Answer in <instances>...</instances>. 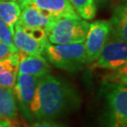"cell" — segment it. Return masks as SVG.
Instances as JSON below:
<instances>
[{
  "instance_id": "8992f818",
  "label": "cell",
  "mask_w": 127,
  "mask_h": 127,
  "mask_svg": "<svg viewBox=\"0 0 127 127\" xmlns=\"http://www.w3.org/2000/svg\"><path fill=\"white\" fill-rule=\"evenodd\" d=\"M126 64V41L112 35L111 39L109 38L107 42L103 46L97 59L93 62V67L95 68L115 71L125 67Z\"/></svg>"
},
{
  "instance_id": "e0dca14e",
  "label": "cell",
  "mask_w": 127,
  "mask_h": 127,
  "mask_svg": "<svg viewBox=\"0 0 127 127\" xmlns=\"http://www.w3.org/2000/svg\"><path fill=\"white\" fill-rule=\"evenodd\" d=\"M0 42L10 47H15L13 45L12 33L1 19H0Z\"/></svg>"
},
{
  "instance_id": "30bf717a",
  "label": "cell",
  "mask_w": 127,
  "mask_h": 127,
  "mask_svg": "<svg viewBox=\"0 0 127 127\" xmlns=\"http://www.w3.org/2000/svg\"><path fill=\"white\" fill-rule=\"evenodd\" d=\"M55 17L31 5H26L21 7V14L17 22L23 27L29 28H38L46 31Z\"/></svg>"
},
{
  "instance_id": "ac0fdd59",
  "label": "cell",
  "mask_w": 127,
  "mask_h": 127,
  "mask_svg": "<svg viewBox=\"0 0 127 127\" xmlns=\"http://www.w3.org/2000/svg\"><path fill=\"white\" fill-rule=\"evenodd\" d=\"M17 50L15 47H10L8 45L0 42V60L5 59L6 57L9 56L10 55L13 54L15 52H17Z\"/></svg>"
},
{
  "instance_id": "8fae6325",
  "label": "cell",
  "mask_w": 127,
  "mask_h": 127,
  "mask_svg": "<svg viewBox=\"0 0 127 127\" xmlns=\"http://www.w3.org/2000/svg\"><path fill=\"white\" fill-rule=\"evenodd\" d=\"M18 52V73L40 78L50 73V65L43 55H32Z\"/></svg>"
},
{
  "instance_id": "4fadbf2b",
  "label": "cell",
  "mask_w": 127,
  "mask_h": 127,
  "mask_svg": "<svg viewBox=\"0 0 127 127\" xmlns=\"http://www.w3.org/2000/svg\"><path fill=\"white\" fill-rule=\"evenodd\" d=\"M110 24L112 35L123 40H127V7L122 2L116 7L111 17Z\"/></svg>"
},
{
  "instance_id": "3957f363",
  "label": "cell",
  "mask_w": 127,
  "mask_h": 127,
  "mask_svg": "<svg viewBox=\"0 0 127 127\" xmlns=\"http://www.w3.org/2000/svg\"><path fill=\"white\" fill-rule=\"evenodd\" d=\"M42 55L55 67L68 72L80 70L87 63L83 43L54 45L47 41Z\"/></svg>"
},
{
  "instance_id": "7c38bea8",
  "label": "cell",
  "mask_w": 127,
  "mask_h": 127,
  "mask_svg": "<svg viewBox=\"0 0 127 127\" xmlns=\"http://www.w3.org/2000/svg\"><path fill=\"white\" fill-rule=\"evenodd\" d=\"M19 52L0 60V87L12 89L18 74Z\"/></svg>"
},
{
  "instance_id": "52a82bcc",
  "label": "cell",
  "mask_w": 127,
  "mask_h": 127,
  "mask_svg": "<svg viewBox=\"0 0 127 127\" xmlns=\"http://www.w3.org/2000/svg\"><path fill=\"white\" fill-rule=\"evenodd\" d=\"M111 27L109 21L99 20L89 24L84 40L86 62L93 63L111 36Z\"/></svg>"
},
{
  "instance_id": "ffe728a7",
  "label": "cell",
  "mask_w": 127,
  "mask_h": 127,
  "mask_svg": "<svg viewBox=\"0 0 127 127\" xmlns=\"http://www.w3.org/2000/svg\"><path fill=\"white\" fill-rule=\"evenodd\" d=\"M0 127H20L17 120H6L0 121Z\"/></svg>"
},
{
  "instance_id": "6da1fadb",
  "label": "cell",
  "mask_w": 127,
  "mask_h": 127,
  "mask_svg": "<svg viewBox=\"0 0 127 127\" xmlns=\"http://www.w3.org/2000/svg\"><path fill=\"white\" fill-rule=\"evenodd\" d=\"M79 101L72 85L48 73L39 78L30 110L33 118L49 121L77 107Z\"/></svg>"
},
{
  "instance_id": "44dd1931",
  "label": "cell",
  "mask_w": 127,
  "mask_h": 127,
  "mask_svg": "<svg viewBox=\"0 0 127 127\" xmlns=\"http://www.w3.org/2000/svg\"><path fill=\"white\" fill-rule=\"evenodd\" d=\"M93 1H94V2L96 5V7H97V5L106 4L107 2H110L111 1H112V0H93Z\"/></svg>"
},
{
  "instance_id": "277c9868",
  "label": "cell",
  "mask_w": 127,
  "mask_h": 127,
  "mask_svg": "<svg viewBox=\"0 0 127 127\" xmlns=\"http://www.w3.org/2000/svg\"><path fill=\"white\" fill-rule=\"evenodd\" d=\"M89 24L82 18L58 17L45 31L47 40L54 45L83 43Z\"/></svg>"
},
{
  "instance_id": "5bb4252c",
  "label": "cell",
  "mask_w": 127,
  "mask_h": 127,
  "mask_svg": "<svg viewBox=\"0 0 127 127\" xmlns=\"http://www.w3.org/2000/svg\"><path fill=\"white\" fill-rule=\"evenodd\" d=\"M17 111L12 89L0 87V121L17 120Z\"/></svg>"
},
{
  "instance_id": "2e32d148",
  "label": "cell",
  "mask_w": 127,
  "mask_h": 127,
  "mask_svg": "<svg viewBox=\"0 0 127 127\" xmlns=\"http://www.w3.org/2000/svg\"><path fill=\"white\" fill-rule=\"evenodd\" d=\"M75 12L81 18L93 20L96 14V5L93 0H69Z\"/></svg>"
},
{
  "instance_id": "5b68a950",
  "label": "cell",
  "mask_w": 127,
  "mask_h": 127,
  "mask_svg": "<svg viewBox=\"0 0 127 127\" xmlns=\"http://www.w3.org/2000/svg\"><path fill=\"white\" fill-rule=\"evenodd\" d=\"M12 39L18 51L32 55H42L48 41L45 30L23 27L18 22L14 26Z\"/></svg>"
},
{
  "instance_id": "d6986e66",
  "label": "cell",
  "mask_w": 127,
  "mask_h": 127,
  "mask_svg": "<svg viewBox=\"0 0 127 127\" xmlns=\"http://www.w3.org/2000/svg\"><path fill=\"white\" fill-rule=\"evenodd\" d=\"M31 127H64V126L50 121H38L36 122L33 123L31 126Z\"/></svg>"
},
{
  "instance_id": "ba28073f",
  "label": "cell",
  "mask_w": 127,
  "mask_h": 127,
  "mask_svg": "<svg viewBox=\"0 0 127 127\" xmlns=\"http://www.w3.org/2000/svg\"><path fill=\"white\" fill-rule=\"evenodd\" d=\"M38 80L39 78L34 76L18 73L12 88L17 111H19L26 121H31L33 119L30 107Z\"/></svg>"
},
{
  "instance_id": "7a4b0ae2",
  "label": "cell",
  "mask_w": 127,
  "mask_h": 127,
  "mask_svg": "<svg viewBox=\"0 0 127 127\" xmlns=\"http://www.w3.org/2000/svg\"><path fill=\"white\" fill-rule=\"evenodd\" d=\"M104 95L102 127H127L126 84L106 83Z\"/></svg>"
},
{
  "instance_id": "9a60e30c",
  "label": "cell",
  "mask_w": 127,
  "mask_h": 127,
  "mask_svg": "<svg viewBox=\"0 0 127 127\" xmlns=\"http://www.w3.org/2000/svg\"><path fill=\"white\" fill-rule=\"evenodd\" d=\"M21 7L16 1L0 0V19L7 25L13 35L14 26L19 20Z\"/></svg>"
},
{
  "instance_id": "7402d4cb",
  "label": "cell",
  "mask_w": 127,
  "mask_h": 127,
  "mask_svg": "<svg viewBox=\"0 0 127 127\" xmlns=\"http://www.w3.org/2000/svg\"><path fill=\"white\" fill-rule=\"evenodd\" d=\"M4 1H17V0H4Z\"/></svg>"
},
{
  "instance_id": "9c48e42d",
  "label": "cell",
  "mask_w": 127,
  "mask_h": 127,
  "mask_svg": "<svg viewBox=\"0 0 127 127\" xmlns=\"http://www.w3.org/2000/svg\"><path fill=\"white\" fill-rule=\"evenodd\" d=\"M17 2L20 7L31 5L55 17L81 18L75 12L69 0H18Z\"/></svg>"
}]
</instances>
